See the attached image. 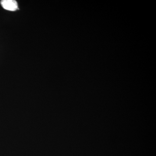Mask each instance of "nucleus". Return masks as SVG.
<instances>
[{
    "label": "nucleus",
    "instance_id": "f257e3e1",
    "mask_svg": "<svg viewBox=\"0 0 156 156\" xmlns=\"http://www.w3.org/2000/svg\"><path fill=\"white\" fill-rule=\"evenodd\" d=\"M1 5L3 9L9 11H15L18 9V4L14 0H2Z\"/></svg>",
    "mask_w": 156,
    "mask_h": 156
}]
</instances>
